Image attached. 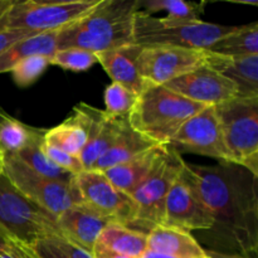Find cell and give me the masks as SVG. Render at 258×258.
I'll list each match as a JSON object with an SVG mask.
<instances>
[{
	"label": "cell",
	"mask_w": 258,
	"mask_h": 258,
	"mask_svg": "<svg viewBox=\"0 0 258 258\" xmlns=\"http://www.w3.org/2000/svg\"><path fill=\"white\" fill-rule=\"evenodd\" d=\"M165 149L166 146H155L126 163L118 164L101 173L105 174L112 185L131 197L138 186L148 178Z\"/></svg>",
	"instance_id": "19"
},
{
	"label": "cell",
	"mask_w": 258,
	"mask_h": 258,
	"mask_svg": "<svg viewBox=\"0 0 258 258\" xmlns=\"http://www.w3.org/2000/svg\"><path fill=\"white\" fill-rule=\"evenodd\" d=\"M57 33L29 35L3 50L0 53V73L10 72L17 63L29 55L52 57L57 50Z\"/></svg>",
	"instance_id": "24"
},
{
	"label": "cell",
	"mask_w": 258,
	"mask_h": 258,
	"mask_svg": "<svg viewBox=\"0 0 258 258\" xmlns=\"http://www.w3.org/2000/svg\"><path fill=\"white\" fill-rule=\"evenodd\" d=\"M143 47L131 43L116 49L95 53L97 62L110 76L112 82L120 83L128 90L140 95L146 85L138 71V58Z\"/></svg>",
	"instance_id": "17"
},
{
	"label": "cell",
	"mask_w": 258,
	"mask_h": 258,
	"mask_svg": "<svg viewBox=\"0 0 258 258\" xmlns=\"http://www.w3.org/2000/svg\"><path fill=\"white\" fill-rule=\"evenodd\" d=\"M97 63L95 53L81 48L57 49L50 57V64L72 72H85Z\"/></svg>",
	"instance_id": "32"
},
{
	"label": "cell",
	"mask_w": 258,
	"mask_h": 258,
	"mask_svg": "<svg viewBox=\"0 0 258 258\" xmlns=\"http://www.w3.org/2000/svg\"><path fill=\"white\" fill-rule=\"evenodd\" d=\"M29 35L35 34L27 32H0V53L7 49V48H9L12 44H14L15 42L25 37H29Z\"/></svg>",
	"instance_id": "35"
},
{
	"label": "cell",
	"mask_w": 258,
	"mask_h": 258,
	"mask_svg": "<svg viewBox=\"0 0 258 258\" xmlns=\"http://www.w3.org/2000/svg\"><path fill=\"white\" fill-rule=\"evenodd\" d=\"M166 88L206 106H218L239 97L238 88L209 66H203L168 82Z\"/></svg>",
	"instance_id": "14"
},
{
	"label": "cell",
	"mask_w": 258,
	"mask_h": 258,
	"mask_svg": "<svg viewBox=\"0 0 258 258\" xmlns=\"http://www.w3.org/2000/svg\"><path fill=\"white\" fill-rule=\"evenodd\" d=\"M169 146L179 154H196L233 164L214 106H208L185 121Z\"/></svg>",
	"instance_id": "11"
},
{
	"label": "cell",
	"mask_w": 258,
	"mask_h": 258,
	"mask_svg": "<svg viewBox=\"0 0 258 258\" xmlns=\"http://www.w3.org/2000/svg\"><path fill=\"white\" fill-rule=\"evenodd\" d=\"M50 66V58L45 55H29L20 60L10 71L18 87L27 88L39 80Z\"/></svg>",
	"instance_id": "31"
},
{
	"label": "cell",
	"mask_w": 258,
	"mask_h": 258,
	"mask_svg": "<svg viewBox=\"0 0 258 258\" xmlns=\"http://www.w3.org/2000/svg\"><path fill=\"white\" fill-rule=\"evenodd\" d=\"M139 95L128 90L120 83L112 82L107 86L103 95L105 100V112L111 118L127 117L135 106Z\"/></svg>",
	"instance_id": "30"
},
{
	"label": "cell",
	"mask_w": 258,
	"mask_h": 258,
	"mask_svg": "<svg viewBox=\"0 0 258 258\" xmlns=\"http://www.w3.org/2000/svg\"><path fill=\"white\" fill-rule=\"evenodd\" d=\"M208 106L188 100L165 86H146L128 113L131 127L156 145L169 146L185 121Z\"/></svg>",
	"instance_id": "3"
},
{
	"label": "cell",
	"mask_w": 258,
	"mask_h": 258,
	"mask_svg": "<svg viewBox=\"0 0 258 258\" xmlns=\"http://www.w3.org/2000/svg\"><path fill=\"white\" fill-rule=\"evenodd\" d=\"M185 165L213 217V226L204 232L211 251L256 256L258 176L232 163Z\"/></svg>",
	"instance_id": "1"
},
{
	"label": "cell",
	"mask_w": 258,
	"mask_h": 258,
	"mask_svg": "<svg viewBox=\"0 0 258 258\" xmlns=\"http://www.w3.org/2000/svg\"><path fill=\"white\" fill-rule=\"evenodd\" d=\"M207 50L229 58L258 54V22L236 27Z\"/></svg>",
	"instance_id": "26"
},
{
	"label": "cell",
	"mask_w": 258,
	"mask_h": 258,
	"mask_svg": "<svg viewBox=\"0 0 258 258\" xmlns=\"http://www.w3.org/2000/svg\"><path fill=\"white\" fill-rule=\"evenodd\" d=\"M13 2H14V0H0V15L13 4Z\"/></svg>",
	"instance_id": "39"
},
{
	"label": "cell",
	"mask_w": 258,
	"mask_h": 258,
	"mask_svg": "<svg viewBox=\"0 0 258 258\" xmlns=\"http://www.w3.org/2000/svg\"><path fill=\"white\" fill-rule=\"evenodd\" d=\"M76 185L83 203L115 222L133 226L136 217L135 202L128 194L112 185L105 174L86 170L76 176Z\"/></svg>",
	"instance_id": "13"
},
{
	"label": "cell",
	"mask_w": 258,
	"mask_h": 258,
	"mask_svg": "<svg viewBox=\"0 0 258 258\" xmlns=\"http://www.w3.org/2000/svg\"><path fill=\"white\" fill-rule=\"evenodd\" d=\"M207 254L209 258H251L243 256V254H237V253H223V252H217V251H211V249H206Z\"/></svg>",
	"instance_id": "37"
},
{
	"label": "cell",
	"mask_w": 258,
	"mask_h": 258,
	"mask_svg": "<svg viewBox=\"0 0 258 258\" xmlns=\"http://www.w3.org/2000/svg\"><path fill=\"white\" fill-rule=\"evenodd\" d=\"M206 2H184V0H145L139 2V10L146 14L166 12V20L174 23L201 22V15L204 13Z\"/></svg>",
	"instance_id": "27"
},
{
	"label": "cell",
	"mask_w": 258,
	"mask_h": 258,
	"mask_svg": "<svg viewBox=\"0 0 258 258\" xmlns=\"http://www.w3.org/2000/svg\"><path fill=\"white\" fill-rule=\"evenodd\" d=\"M214 54L207 49L145 47L138 58V71L146 86H164L176 77L211 64Z\"/></svg>",
	"instance_id": "10"
},
{
	"label": "cell",
	"mask_w": 258,
	"mask_h": 258,
	"mask_svg": "<svg viewBox=\"0 0 258 258\" xmlns=\"http://www.w3.org/2000/svg\"><path fill=\"white\" fill-rule=\"evenodd\" d=\"M148 249L158 253L183 258H208L198 239L185 229L155 226L148 232Z\"/></svg>",
	"instance_id": "18"
},
{
	"label": "cell",
	"mask_w": 258,
	"mask_h": 258,
	"mask_svg": "<svg viewBox=\"0 0 258 258\" xmlns=\"http://www.w3.org/2000/svg\"><path fill=\"white\" fill-rule=\"evenodd\" d=\"M32 247L39 258H95L91 252L59 234L44 237Z\"/></svg>",
	"instance_id": "29"
},
{
	"label": "cell",
	"mask_w": 258,
	"mask_h": 258,
	"mask_svg": "<svg viewBox=\"0 0 258 258\" xmlns=\"http://www.w3.org/2000/svg\"><path fill=\"white\" fill-rule=\"evenodd\" d=\"M40 149H42L43 154L49 159L50 161L55 164L57 166L62 168L63 170L68 171L72 175L77 176L78 174L83 173L85 168L82 165L80 156L71 155V154L66 153V151L60 150V149L54 148V146L47 145V144H40Z\"/></svg>",
	"instance_id": "33"
},
{
	"label": "cell",
	"mask_w": 258,
	"mask_h": 258,
	"mask_svg": "<svg viewBox=\"0 0 258 258\" xmlns=\"http://www.w3.org/2000/svg\"><path fill=\"white\" fill-rule=\"evenodd\" d=\"M101 0H14L0 15V32H59L95 9Z\"/></svg>",
	"instance_id": "4"
},
{
	"label": "cell",
	"mask_w": 258,
	"mask_h": 258,
	"mask_svg": "<svg viewBox=\"0 0 258 258\" xmlns=\"http://www.w3.org/2000/svg\"><path fill=\"white\" fill-rule=\"evenodd\" d=\"M97 243L115 253L140 258L148 249V233L112 222L100 234Z\"/></svg>",
	"instance_id": "23"
},
{
	"label": "cell",
	"mask_w": 258,
	"mask_h": 258,
	"mask_svg": "<svg viewBox=\"0 0 258 258\" xmlns=\"http://www.w3.org/2000/svg\"><path fill=\"white\" fill-rule=\"evenodd\" d=\"M40 143H34L32 145L27 146L19 151L15 155L25 164L29 169L35 171L39 175L44 176V178L52 179V180L60 181V183H73L76 180V176L72 175L68 171L63 170L62 168L55 165L53 161H50L47 156L43 154L42 149H40Z\"/></svg>",
	"instance_id": "28"
},
{
	"label": "cell",
	"mask_w": 258,
	"mask_h": 258,
	"mask_svg": "<svg viewBox=\"0 0 258 258\" xmlns=\"http://www.w3.org/2000/svg\"><path fill=\"white\" fill-rule=\"evenodd\" d=\"M86 116L88 128L87 144L81 153L80 159L86 170H93L97 161L110 150L120 134L123 118H111L100 108L81 102L77 105Z\"/></svg>",
	"instance_id": "15"
},
{
	"label": "cell",
	"mask_w": 258,
	"mask_h": 258,
	"mask_svg": "<svg viewBox=\"0 0 258 258\" xmlns=\"http://www.w3.org/2000/svg\"><path fill=\"white\" fill-rule=\"evenodd\" d=\"M0 232L33 246L48 236H63L57 217L20 193L0 175Z\"/></svg>",
	"instance_id": "6"
},
{
	"label": "cell",
	"mask_w": 258,
	"mask_h": 258,
	"mask_svg": "<svg viewBox=\"0 0 258 258\" xmlns=\"http://www.w3.org/2000/svg\"><path fill=\"white\" fill-rule=\"evenodd\" d=\"M92 254L95 258H131L127 256H122V254L115 253V252L105 248V247H102L98 243L95 244V248H93Z\"/></svg>",
	"instance_id": "36"
},
{
	"label": "cell",
	"mask_w": 258,
	"mask_h": 258,
	"mask_svg": "<svg viewBox=\"0 0 258 258\" xmlns=\"http://www.w3.org/2000/svg\"><path fill=\"white\" fill-rule=\"evenodd\" d=\"M87 120L81 108L76 106L72 115L68 116L63 122L45 130L43 143L60 149L71 155L80 156L87 144Z\"/></svg>",
	"instance_id": "21"
},
{
	"label": "cell",
	"mask_w": 258,
	"mask_h": 258,
	"mask_svg": "<svg viewBox=\"0 0 258 258\" xmlns=\"http://www.w3.org/2000/svg\"><path fill=\"white\" fill-rule=\"evenodd\" d=\"M45 130L25 125L18 118L0 107V151L7 154H18L27 146L40 143Z\"/></svg>",
	"instance_id": "25"
},
{
	"label": "cell",
	"mask_w": 258,
	"mask_h": 258,
	"mask_svg": "<svg viewBox=\"0 0 258 258\" xmlns=\"http://www.w3.org/2000/svg\"><path fill=\"white\" fill-rule=\"evenodd\" d=\"M184 164L185 161L180 154L166 146L148 178L131 196L136 204L135 222L131 228L148 233L153 227L163 226L166 197L183 170Z\"/></svg>",
	"instance_id": "8"
},
{
	"label": "cell",
	"mask_w": 258,
	"mask_h": 258,
	"mask_svg": "<svg viewBox=\"0 0 258 258\" xmlns=\"http://www.w3.org/2000/svg\"><path fill=\"white\" fill-rule=\"evenodd\" d=\"M233 164L258 176V98H242L214 106Z\"/></svg>",
	"instance_id": "7"
},
{
	"label": "cell",
	"mask_w": 258,
	"mask_h": 258,
	"mask_svg": "<svg viewBox=\"0 0 258 258\" xmlns=\"http://www.w3.org/2000/svg\"><path fill=\"white\" fill-rule=\"evenodd\" d=\"M155 146L160 145H156L155 143L134 130L126 117L116 141L111 146L110 150L97 161L93 170L105 171L112 166L131 160Z\"/></svg>",
	"instance_id": "22"
},
{
	"label": "cell",
	"mask_w": 258,
	"mask_h": 258,
	"mask_svg": "<svg viewBox=\"0 0 258 258\" xmlns=\"http://www.w3.org/2000/svg\"><path fill=\"white\" fill-rule=\"evenodd\" d=\"M164 224L188 232H206L213 226V217L202 199L185 164L166 197Z\"/></svg>",
	"instance_id": "12"
},
{
	"label": "cell",
	"mask_w": 258,
	"mask_h": 258,
	"mask_svg": "<svg viewBox=\"0 0 258 258\" xmlns=\"http://www.w3.org/2000/svg\"><path fill=\"white\" fill-rule=\"evenodd\" d=\"M115 222L102 216L86 203L76 204L57 217V223L66 238L92 253L103 229Z\"/></svg>",
	"instance_id": "16"
},
{
	"label": "cell",
	"mask_w": 258,
	"mask_h": 258,
	"mask_svg": "<svg viewBox=\"0 0 258 258\" xmlns=\"http://www.w3.org/2000/svg\"><path fill=\"white\" fill-rule=\"evenodd\" d=\"M3 171H4V154L0 151V175L3 174Z\"/></svg>",
	"instance_id": "40"
},
{
	"label": "cell",
	"mask_w": 258,
	"mask_h": 258,
	"mask_svg": "<svg viewBox=\"0 0 258 258\" xmlns=\"http://www.w3.org/2000/svg\"><path fill=\"white\" fill-rule=\"evenodd\" d=\"M140 258H183V257H175V256H169V254H163V253H158V252H153L146 249L144 252V254ZM209 258V256H208Z\"/></svg>",
	"instance_id": "38"
},
{
	"label": "cell",
	"mask_w": 258,
	"mask_h": 258,
	"mask_svg": "<svg viewBox=\"0 0 258 258\" xmlns=\"http://www.w3.org/2000/svg\"><path fill=\"white\" fill-rule=\"evenodd\" d=\"M236 27L196 23H174L138 10L134 15V43L140 47H180L208 49Z\"/></svg>",
	"instance_id": "5"
},
{
	"label": "cell",
	"mask_w": 258,
	"mask_h": 258,
	"mask_svg": "<svg viewBox=\"0 0 258 258\" xmlns=\"http://www.w3.org/2000/svg\"><path fill=\"white\" fill-rule=\"evenodd\" d=\"M139 0H101L88 14L57 33V49L106 52L134 43V15Z\"/></svg>",
	"instance_id": "2"
},
{
	"label": "cell",
	"mask_w": 258,
	"mask_h": 258,
	"mask_svg": "<svg viewBox=\"0 0 258 258\" xmlns=\"http://www.w3.org/2000/svg\"><path fill=\"white\" fill-rule=\"evenodd\" d=\"M209 67L232 81L239 97L258 98V54L232 58L214 54Z\"/></svg>",
	"instance_id": "20"
},
{
	"label": "cell",
	"mask_w": 258,
	"mask_h": 258,
	"mask_svg": "<svg viewBox=\"0 0 258 258\" xmlns=\"http://www.w3.org/2000/svg\"><path fill=\"white\" fill-rule=\"evenodd\" d=\"M3 174L20 193L54 217L76 204L83 203L76 180L60 183L44 178L28 168L15 154L4 155Z\"/></svg>",
	"instance_id": "9"
},
{
	"label": "cell",
	"mask_w": 258,
	"mask_h": 258,
	"mask_svg": "<svg viewBox=\"0 0 258 258\" xmlns=\"http://www.w3.org/2000/svg\"><path fill=\"white\" fill-rule=\"evenodd\" d=\"M0 258H39L32 246L0 232Z\"/></svg>",
	"instance_id": "34"
}]
</instances>
